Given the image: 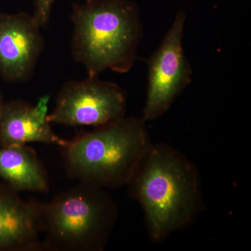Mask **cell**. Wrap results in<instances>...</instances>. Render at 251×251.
Masks as SVG:
<instances>
[{"label":"cell","instance_id":"obj_1","mask_svg":"<svg viewBox=\"0 0 251 251\" xmlns=\"http://www.w3.org/2000/svg\"><path fill=\"white\" fill-rule=\"evenodd\" d=\"M128 186L143 209L153 242L188 228L204 209L197 167L168 144L152 143Z\"/></svg>","mask_w":251,"mask_h":251},{"label":"cell","instance_id":"obj_2","mask_svg":"<svg viewBox=\"0 0 251 251\" xmlns=\"http://www.w3.org/2000/svg\"><path fill=\"white\" fill-rule=\"evenodd\" d=\"M72 50L87 75L106 70L126 74L137 59L143 39L139 9L129 0H87L74 4Z\"/></svg>","mask_w":251,"mask_h":251},{"label":"cell","instance_id":"obj_3","mask_svg":"<svg viewBox=\"0 0 251 251\" xmlns=\"http://www.w3.org/2000/svg\"><path fill=\"white\" fill-rule=\"evenodd\" d=\"M152 143L143 119L125 116L69 140L64 168L71 179L104 189L128 186Z\"/></svg>","mask_w":251,"mask_h":251},{"label":"cell","instance_id":"obj_4","mask_svg":"<svg viewBox=\"0 0 251 251\" xmlns=\"http://www.w3.org/2000/svg\"><path fill=\"white\" fill-rule=\"evenodd\" d=\"M118 215L104 188L80 181L44 203L42 251H103Z\"/></svg>","mask_w":251,"mask_h":251},{"label":"cell","instance_id":"obj_5","mask_svg":"<svg viewBox=\"0 0 251 251\" xmlns=\"http://www.w3.org/2000/svg\"><path fill=\"white\" fill-rule=\"evenodd\" d=\"M186 14L180 11L161 45L147 61L148 90L142 119L159 118L192 81L191 63L183 46Z\"/></svg>","mask_w":251,"mask_h":251},{"label":"cell","instance_id":"obj_6","mask_svg":"<svg viewBox=\"0 0 251 251\" xmlns=\"http://www.w3.org/2000/svg\"><path fill=\"white\" fill-rule=\"evenodd\" d=\"M126 106V94L117 84L88 76L62 86L48 121L68 126L98 127L125 117Z\"/></svg>","mask_w":251,"mask_h":251},{"label":"cell","instance_id":"obj_7","mask_svg":"<svg viewBox=\"0 0 251 251\" xmlns=\"http://www.w3.org/2000/svg\"><path fill=\"white\" fill-rule=\"evenodd\" d=\"M41 27L33 15L0 14V75L5 80L30 78L44 49Z\"/></svg>","mask_w":251,"mask_h":251},{"label":"cell","instance_id":"obj_8","mask_svg":"<svg viewBox=\"0 0 251 251\" xmlns=\"http://www.w3.org/2000/svg\"><path fill=\"white\" fill-rule=\"evenodd\" d=\"M44 202L0 184V251H42Z\"/></svg>","mask_w":251,"mask_h":251},{"label":"cell","instance_id":"obj_9","mask_svg":"<svg viewBox=\"0 0 251 251\" xmlns=\"http://www.w3.org/2000/svg\"><path fill=\"white\" fill-rule=\"evenodd\" d=\"M49 96L41 97L35 105L23 100L5 103L0 116V147L23 146L27 143L50 144L66 146L48 121Z\"/></svg>","mask_w":251,"mask_h":251},{"label":"cell","instance_id":"obj_10","mask_svg":"<svg viewBox=\"0 0 251 251\" xmlns=\"http://www.w3.org/2000/svg\"><path fill=\"white\" fill-rule=\"evenodd\" d=\"M0 178L18 191L47 193L49 179L35 150L27 145L0 148Z\"/></svg>","mask_w":251,"mask_h":251},{"label":"cell","instance_id":"obj_11","mask_svg":"<svg viewBox=\"0 0 251 251\" xmlns=\"http://www.w3.org/2000/svg\"><path fill=\"white\" fill-rule=\"evenodd\" d=\"M54 1L55 0H34V11L33 16L41 27H44L49 22Z\"/></svg>","mask_w":251,"mask_h":251},{"label":"cell","instance_id":"obj_12","mask_svg":"<svg viewBox=\"0 0 251 251\" xmlns=\"http://www.w3.org/2000/svg\"><path fill=\"white\" fill-rule=\"evenodd\" d=\"M5 102L1 92H0V116H1V112H2L3 108H4Z\"/></svg>","mask_w":251,"mask_h":251}]
</instances>
